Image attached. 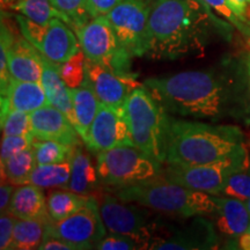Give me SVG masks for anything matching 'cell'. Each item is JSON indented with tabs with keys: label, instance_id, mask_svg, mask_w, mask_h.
I'll list each match as a JSON object with an SVG mask.
<instances>
[{
	"label": "cell",
	"instance_id": "obj_1",
	"mask_svg": "<svg viewBox=\"0 0 250 250\" xmlns=\"http://www.w3.org/2000/svg\"><path fill=\"white\" fill-rule=\"evenodd\" d=\"M146 89L171 116L219 122L249 120L250 81L247 62H226L205 70L154 77Z\"/></svg>",
	"mask_w": 250,
	"mask_h": 250
},
{
	"label": "cell",
	"instance_id": "obj_2",
	"mask_svg": "<svg viewBox=\"0 0 250 250\" xmlns=\"http://www.w3.org/2000/svg\"><path fill=\"white\" fill-rule=\"evenodd\" d=\"M204 0H152L147 56L175 61L201 52L217 19Z\"/></svg>",
	"mask_w": 250,
	"mask_h": 250
},
{
	"label": "cell",
	"instance_id": "obj_3",
	"mask_svg": "<svg viewBox=\"0 0 250 250\" xmlns=\"http://www.w3.org/2000/svg\"><path fill=\"white\" fill-rule=\"evenodd\" d=\"M245 152V134L236 125L168 116L165 164H213Z\"/></svg>",
	"mask_w": 250,
	"mask_h": 250
},
{
	"label": "cell",
	"instance_id": "obj_4",
	"mask_svg": "<svg viewBox=\"0 0 250 250\" xmlns=\"http://www.w3.org/2000/svg\"><path fill=\"white\" fill-rule=\"evenodd\" d=\"M112 193L122 201L136 203L168 217H205L213 215L217 210L213 195L188 189L167 180L161 174L142 183L112 190Z\"/></svg>",
	"mask_w": 250,
	"mask_h": 250
},
{
	"label": "cell",
	"instance_id": "obj_5",
	"mask_svg": "<svg viewBox=\"0 0 250 250\" xmlns=\"http://www.w3.org/2000/svg\"><path fill=\"white\" fill-rule=\"evenodd\" d=\"M123 110L133 145L154 161L164 165L169 116L167 111L144 85L130 94Z\"/></svg>",
	"mask_w": 250,
	"mask_h": 250
},
{
	"label": "cell",
	"instance_id": "obj_6",
	"mask_svg": "<svg viewBox=\"0 0 250 250\" xmlns=\"http://www.w3.org/2000/svg\"><path fill=\"white\" fill-rule=\"evenodd\" d=\"M162 166L134 145L117 146L98 153L96 158L100 180L111 190L154 179L161 174Z\"/></svg>",
	"mask_w": 250,
	"mask_h": 250
},
{
	"label": "cell",
	"instance_id": "obj_7",
	"mask_svg": "<svg viewBox=\"0 0 250 250\" xmlns=\"http://www.w3.org/2000/svg\"><path fill=\"white\" fill-rule=\"evenodd\" d=\"M93 196L109 233L131 236L139 242L142 249H149L156 224L152 210L136 203L122 201L114 193L96 192Z\"/></svg>",
	"mask_w": 250,
	"mask_h": 250
},
{
	"label": "cell",
	"instance_id": "obj_8",
	"mask_svg": "<svg viewBox=\"0 0 250 250\" xmlns=\"http://www.w3.org/2000/svg\"><path fill=\"white\" fill-rule=\"evenodd\" d=\"M250 162L248 151L226 160L204 165L164 164L161 175L188 189L220 196L228 179Z\"/></svg>",
	"mask_w": 250,
	"mask_h": 250
},
{
	"label": "cell",
	"instance_id": "obj_9",
	"mask_svg": "<svg viewBox=\"0 0 250 250\" xmlns=\"http://www.w3.org/2000/svg\"><path fill=\"white\" fill-rule=\"evenodd\" d=\"M15 19L24 39L50 62L62 64L81 50L76 31L62 19L54 18L46 23L34 22L21 14Z\"/></svg>",
	"mask_w": 250,
	"mask_h": 250
},
{
	"label": "cell",
	"instance_id": "obj_10",
	"mask_svg": "<svg viewBox=\"0 0 250 250\" xmlns=\"http://www.w3.org/2000/svg\"><path fill=\"white\" fill-rule=\"evenodd\" d=\"M86 59L118 72H130L132 57L122 48L107 15H99L76 31Z\"/></svg>",
	"mask_w": 250,
	"mask_h": 250
},
{
	"label": "cell",
	"instance_id": "obj_11",
	"mask_svg": "<svg viewBox=\"0 0 250 250\" xmlns=\"http://www.w3.org/2000/svg\"><path fill=\"white\" fill-rule=\"evenodd\" d=\"M149 14L148 0H122L107 14L118 42L132 58L148 52Z\"/></svg>",
	"mask_w": 250,
	"mask_h": 250
},
{
	"label": "cell",
	"instance_id": "obj_12",
	"mask_svg": "<svg viewBox=\"0 0 250 250\" xmlns=\"http://www.w3.org/2000/svg\"><path fill=\"white\" fill-rule=\"evenodd\" d=\"M46 232L71 242L78 250H86L95 249L108 230L100 215L98 202L93 196L88 204L64 220H49Z\"/></svg>",
	"mask_w": 250,
	"mask_h": 250
},
{
	"label": "cell",
	"instance_id": "obj_13",
	"mask_svg": "<svg viewBox=\"0 0 250 250\" xmlns=\"http://www.w3.org/2000/svg\"><path fill=\"white\" fill-rule=\"evenodd\" d=\"M214 245L215 234L212 225L203 215H198L187 225H167L156 220L149 249H208Z\"/></svg>",
	"mask_w": 250,
	"mask_h": 250
},
{
	"label": "cell",
	"instance_id": "obj_14",
	"mask_svg": "<svg viewBox=\"0 0 250 250\" xmlns=\"http://www.w3.org/2000/svg\"><path fill=\"white\" fill-rule=\"evenodd\" d=\"M85 81L96 94L100 102L114 108H123L134 89L142 87L130 72H118L86 59Z\"/></svg>",
	"mask_w": 250,
	"mask_h": 250
},
{
	"label": "cell",
	"instance_id": "obj_15",
	"mask_svg": "<svg viewBox=\"0 0 250 250\" xmlns=\"http://www.w3.org/2000/svg\"><path fill=\"white\" fill-rule=\"evenodd\" d=\"M85 144L89 151L96 154L117 146L133 145L123 108L101 103Z\"/></svg>",
	"mask_w": 250,
	"mask_h": 250
},
{
	"label": "cell",
	"instance_id": "obj_16",
	"mask_svg": "<svg viewBox=\"0 0 250 250\" xmlns=\"http://www.w3.org/2000/svg\"><path fill=\"white\" fill-rule=\"evenodd\" d=\"M31 133L35 139L81 145L79 133L62 110L52 104H46L30 114Z\"/></svg>",
	"mask_w": 250,
	"mask_h": 250
},
{
	"label": "cell",
	"instance_id": "obj_17",
	"mask_svg": "<svg viewBox=\"0 0 250 250\" xmlns=\"http://www.w3.org/2000/svg\"><path fill=\"white\" fill-rule=\"evenodd\" d=\"M7 64L12 79L41 83L43 56L23 36H15L7 51Z\"/></svg>",
	"mask_w": 250,
	"mask_h": 250
},
{
	"label": "cell",
	"instance_id": "obj_18",
	"mask_svg": "<svg viewBox=\"0 0 250 250\" xmlns=\"http://www.w3.org/2000/svg\"><path fill=\"white\" fill-rule=\"evenodd\" d=\"M46 104L50 103L42 83L12 79L7 92L1 96V117L9 109L31 114Z\"/></svg>",
	"mask_w": 250,
	"mask_h": 250
},
{
	"label": "cell",
	"instance_id": "obj_19",
	"mask_svg": "<svg viewBox=\"0 0 250 250\" xmlns=\"http://www.w3.org/2000/svg\"><path fill=\"white\" fill-rule=\"evenodd\" d=\"M217 203L215 226L228 237L239 239L250 226V212L246 202L227 196H214Z\"/></svg>",
	"mask_w": 250,
	"mask_h": 250
},
{
	"label": "cell",
	"instance_id": "obj_20",
	"mask_svg": "<svg viewBox=\"0 0 250 250\" xmlns=\"http://www.w3.org/2000/svg\"><path fill=\"white\" fill-rule=\"evenodd\" d=\"M5 213L18 219H48L46 197L42 188L31 183L17 188Z\"/></svg>",
	"mask_w": 250,
	"mask_h": 250
},
{
	"label": "cell",
	"instance_id": "obj_21",
	"mask_svg": "<svg viewBox=\"0 0 250 250\" xmlns=\"http://www.w3.org/2000/svg\"><path fill=\"white\" fill-rule=\"evenodd\" d=\"M41 83L44 87L50 104H52L54 107L64 112L74 126L73 103H72L71 89L61 76L59 64L50 62L49 59L43 57V73Z\"/></svg>",
	"mask_w": 250,
	"mask_h": 250
},
{
	"label": "cell",
	"instance_id": "obj_22",
	"mask_svg": "<svg viewBox=\"0 0 250 250\" xmlns=\"http://www.w3.org/2000/svg\"><path fill=\"white\" fill-rule=\"evenodd\" d=\"M70 89L73 103L74 127L79 133L81 140L86 143L88 131L98 114L101 102L85 80L81 86Z\"/></svg>",
	"mask_w": 250,
	"mask_h": 250
},
{
	"label": "cell",
	"instance_id": "obj_23",
	"mask_svg": "<svg viewBox=\"0 0 250 250\" xmlns=\"http://www.w3.org/2000/svg\"><path fill=\"white\" fill-rule=\"evenodd\" d=\"M100 180L98 168L93 165L89 155L78 146L72 158V171L66 189L80 195H94L99 191Z\"/></svg>",
	"mask_w": 250,
	"mask_h": 250
},
{
	"label": "cell",
	"instance_id": "obj_24",
	"mask_svg": "<svg viewBox=\"0 0 250 250\" xmlns=\"http://www.w3.org/2000/svg\"><path fill=\"white\" fill-rule=\"evenodd\" d=\"M93 195H80L71 190H55L46 197L50 220L61 221L74 214L92 201Z\"/></svg>",
	"mask_w": 250,
	"mask_h": 250
},
{
	"label": "cell",
	"instance_id": "obj_25",
	"mask_svg": "<svg viewBox=\"0 0 250 250\" xmlns=\"http://www.w3.org/2000/svg\"><path fill=\"white\" fill-rule=\"evenodd\" d=\"M48 219H17L14 226L13 241L11 249L35 250L40 249L44 240Z\"/></svg>",
	"mask_w": 250,
	"mask_h": 250
},
{
	"label": "cell",
	"instance_id": "obj_26",
	"mask_svg": "<svg viewBox=\"0 0 250 250\" xmlns=\"http://www.w3.org/2000/svg\"><path fill=\"white\" fill-rule=\"evenodd\" d=\"M37 162L34 147L30 146L24 151L18 153L7 160L1 162L2 182H8L14 186H22L29 183V179L36 168Z\"/></svg>",
	"mask_w": 250,
	"mask_h": 250
},
{
	"label": "cell",
	"instance_id": "obj_27",
	"mask_svg": "<svg viewBox=\"0 0 250 250\" xmlns=\"http://www.w3.org/2000/svg\"><path fill=\"white\" fill-rule=\"evenodd\" d=\"M72 160L51 165H37L29 183L42 189H66L70 182Z\"/></svg>",
	"mask_w": 250,
	"mask_h": 250
},
{
	"label": "cell",
	"instance_id": "obj_28",
	"mask_svg": "<svg viewBox=\"0 0 250 250\" xmlns=\"http://www.w3.org/2000/svg\"><path fill=\"white\" fill-rule=\"evenodd\" d=\"M33 147L37 165H51L71 161L78 146L55 140L35 139Z\"/></svg>",
	"mask_w": 250,
	"mask_h": 250
},
{
	"label": "cell",
	"instance_id": "obj_29",
	"mask_svg": "<svg viewBox=\"0 0 250 250\" xmlns=\"http://www.w3.org/2000/svg\"><path fill=\"white\" fill-rule=\"evenodd\" d=\"M9 9H13L37 23H46L54 18L62 19L51 0H17Z\"/></svg>",
	"mask_w": 250,
	"mask_h": 250
},
{
	"label": "cell",
	"instance_id": "obj_30",
	"mask_svg": "<svg viewBox=\"0 0 250 250\" xmlns=\"http://www.w3.org/2000/svg\"><path fill=\"white\" fill-rule=\"evenodd\" d=\"M52 5L62 15V20L74 31L92 19L88 8V0H51Z\"/></svg>",
	"mask_w": 250,
	"mask_h": 250
},
{
	"label": "cell",
	"instance_id": "obj_31",
	"mask_svg": "<svg viewBox=\"0 0 250 250\" xmlns=\"http://www.w3.org/2000/svg\"><path fill=\"white\" fill-rule=\"evenodd\" d=\"M220 196L232 197L243 202L250 199V162L230 175Z\"/></svg>",
	"mask_w": 250,
	"mask_h": 250
},
{
	"label": "cell",
	"instance_id": "obj_32",
	"mask_svg": "<svg viewBox=\"0 0 250 250\" xmlns=\"http://www.w3.org/2000/svg\"><path fill=\"white\" fill-rule=\"evenodd\" d=\"M85 64L86 57L83 50H80L67 62L59 64L61 76L70 88H77L83 85L85 80Z\"/></svg>",
	"mask_w": 250,
	"mask_h": 250
},
{
	"label": "cell",
	"instance_id": "obj_33",
	"mask_svg": "<svg viewBox=\"0 0 250 250\" xmlns=\"http://www.w3.org/2000/svg\"><path fill=\"white\" fill-rule=\"evenodd\" d=\"M2 136H23L31 133L30 114L26 111L9 109L1 117Z\"/></svg>",
	"mask_w": 250,
	"mask_h": 250
},
{
	"label": "cell",
	"instance_id": "obj_34",
	"mask_svg": "<svg viewBox=\"0 0 250 250\" xmlns=\"http://www.w3.org/2000/svg\"><path fill=\"white\" fill-rule=\"evenodd\" d=\"M15 35L9 30L4 20L1 21V43H0V87H1V96L7 92L9 83L12 81L11 73L7 64V51L12 45Z\"/></svg>",
	"mask_w": 250,
	"mask_h": 250
},
{
	"label": "cell",
	"instance_id": "obj_35",
	"mask_svg": "<svg viewBox=\"0 0 250 250\" xmlns=\"http://www.w3.org/2000/svg\"><path fill=\"white\" fill-rule=\"evenodd\" d=\"M34 142L35 137L33 133L23 134V136H2L1 153H0L1 162L33 146Z\"/></svg>",
	"mask_w": 250,
	"mask_h": 250
},
{
	"label": "cell",
	"instance_id": "obj_36",
	"mask_svg": "<svg viewBox=\"0 0 250 250\" xmlns=\"http://www.w3.org/2000/svg\"><path fill=\"white\" fill-rule=\"evenodd\" d=\"M99 250H136L142 249V246L133 237L123 234L109 233L96 245Z\"/></svg>",
	"mask_w": 250,
	"mask_h": 250
},
{
	"label": "cell",
	"instance_id": "obj_37",
	"mask_svg": "<svg viewBox=\"0 0 250 250\" xmlns=\"http://www.w3.org/2000/svg\"><path fill=\"white\" fill-rule=\"evenodd\" d=\"M212 9H214L219 15L226 19L229 23H232L234 27L237 28L243 35H246L250 40V26L240 20V18L234 13L233 9L230 8L227 0H204Z\"/></svg>",
	"mask_w": 250,
	"mask_h": 250
},
{
	"label": "cell",
	"instance_id": "obj_38",
	"mask_svg": "<svg viewBox=\"0 0 250 250\" xmlns=\"http://www.w3.org/2000/svg\"><path fill=\"white\" fill-rule=\"evenodd\" d=\"M17 219L18 218L9 213L1 214V218H0V249L1 250L11 249Z\"/></svg>",
	"mask_w": 250,
	"mask_h": 250
},
{
	"label": "cell",
	"instance_id": "obj_39",
	"mask_svg": "<svg viewBox=\"0 0 250 250\" xmlns=\"http://www.w3.org/2000/svg\"><path fill=\"white\" fill-rule=\"evenodd\" d=\"M41 250H78V248L71 242L65 241L64 239L45 233L44 240L40 247Z\"/></svg>",
	"mask_w": 250,
	"mask_h": 250
},
{
	"label": "cell",
	"instance_id": "obj_40",
	"mask_svg": "<svg viewBox=\"0 0 250 250\" xmlns=\"http://www.w3.org/2000/svg\"><path fill=\"white\" fill-rule=\"evenodd\" d=\"M122 0H88L90 17L93 19L99 15H107Z\"/></svg>",
	"mask_w": 250,
	"mask_h": 250
},
{
	"label": "cell",
	"instance_id": "obj_41",
	"mask_svg": "<svg viewBox=\"0 0 250 250\" xmlns=\"http://www.w3.org/2000/svg\"><path fill=\"white\" fill-rule=\"evenodd\" d=\"M227 1L228 4H229L230 8L233 9L234 13L240 18V20L250 26V20L248 18L250 9V0H227Z\"/></svg>",
	"mask_w": 250,
	"mask_h": 250
},
{
	"label": "cell",
	"instance_id": "obj_42",
	"mask_svg": "<svg viewBox=\"0 0 250 250\" xmlns=\"http://www.w3.org/2000/svg\"><path fill=\"white\" fill-rule=\"evenodd\" d=\"M15 191L14 184L6 182L1 183V188H0V211L1 214L7 211L9 203H11L12 196Z\"/></svg>",
	"mask_w": 250,
	"mask_h": 250
},
{
	"label": "cell",
	"instance_id": "obj_43",
	"mask_svg": "<svg viewBox=\"0 0 250 250\" xmlns=\"http://www.w3.org/2000/svg\"><path fill=\"white\" fill-rule=\"evenodd\" d=\"M239 248L243 250H250V226L241 236L239 237Z\"/></svg>",
	"mask_w": 250,
	"mask_h": 250
},
{
	"label": "cell",
	"instance_id": "obj_44",
	"mask_svg": "<svg viewBox=\"0 0 250 250\" xmlns=\"http://www.w3.org/2000/svg\"><path fill=\"white\" fill-rule=\"evenodd\" d=\"M15 1H17V0H0V2H1V8L2 9L11 8V6L13 5Z\"/></svg>",
	"mask_w": 250,
	"mask_h": 250
},
{
	"label": "cell",
	"instance_id": "obj_45",
	"mask_svg": "<svg viewBox=\"0 0 250 250\" xmlns=\"http://www.w3.org/2000/svg\"><path fill=\"white\" fill-rule=\"evenodd\" d=\"M247 67H248V72H249V81H250V54L248 56V58H247Z\"/></svg>",
	"mask_w": 250,
	"mask_h": 250
},
{
	"label": "cell",
	"instance_id": "obj_46",
	"mask_svg": "<svg viewBox=\"0 0 250 250\" xmlns=\"http://www.w3.org/2000/svg\"><path fill=\"white\" fill-rule=\"evenodd\" d=\"M246 204H247V206H248V210L250 212V199H248V201L246 202Z\"/></svg>",
	"mask_w": 250,
	"mask_h": 250
}]
</instances>
